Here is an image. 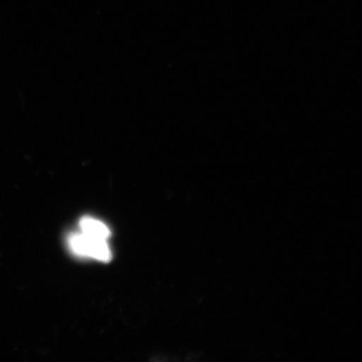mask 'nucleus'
I'll use <instances>...</instances> for the list:
<instances>
[{
  "label": "nucleus",
  "mask_w": 362,
  "mask_h": 362,
  "mask_svg": "<svg viewBox=\"0 0 362 362\" xmlns=\"http://www.w3.org/2000/svg\"><path fill=\"white\" fill-rule=\"evenodd\" d=\"M81 233L96 239L108 240L111 232L102 221L92 218H84L80 223Z\"/></svg>",
  "instance_id": "nucleus-2"
},
{
  "label": "nucleus",
  "mask_w": 362,
  "mask_h": 362,
  "mask_svg": "<svg viewBox=\"0 0 362 362\" xmlns=\"http://www.w3.org/2000/svg\"><path fill=\"white\" fill-rule=\"evenodd\" d=\"M69 246L77 256L87 257L105 263L112 259L108 240L96 239L83 233L71 235L69 238Z\"/></svg>",
  "instance_id": "nucleus-1"
}]
</instances>
